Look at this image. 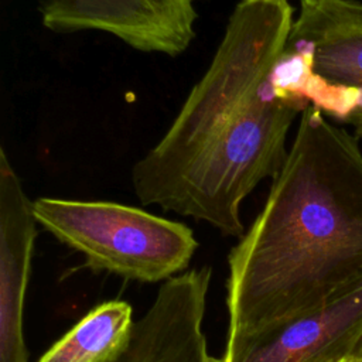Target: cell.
<instances>
[{
	"instance_id": "cell-1",
	"label": "cell",
	"mask_w": 362,
	"mask_h": 362,
	"mask_svg": "<svg viewBox=\"0 0 362 362\" xmlns=\"http://www.w3.org/2000/svg\"><path fill=\"white\" fill-rule=\"evenodd\" d=\"M294 21L290 0H238L205 74L173 123L132 170L143 205L240 238L245 198L274 177L308 103L280 96L270 74Z\"/></svg>"
},
{
	"instance_id": "cell-2",
	"label": "cell",
	"mask_w": 362,
	"mask_h": 362,
	"mask_svg": "<svg viewBox=\"0 0 362 362\" xmlns=\"http://www.w3.org/2000/svg\"><path fill=\"white\" fill-rule=\"evenodd\" d=\"M233 345L362 287L359 139L308 105L262 211L228 256Z\"/></svg>"
},
{
	"instance_id": "cell-3",
	"label": "cell",
	"mask_w": 362,
	"mask_h": 362,
	"mask_svg": "<svg viewBox=\"0 0 362 362\" xmlns=\"http://www.w3.org/2000/svg\"><path fill=\"white\" fill-rule=\"evenodd\" d=\"M37 223L85 256L83 266L143 283L165 281L184 272L198 240L182 222L109 201L40 197Z\"/></svg>"
},
{
	"instance_id": "cell-4",
	"label": "cell",
	"mask_w": 362,
	"mask_h": 362,
	"mask_svg": "<svg viewBox=\"0 0 362 362\" xmlns=\"http://www.w3.org/2000/svg\"><path fill=\"white\" fill-rule=\"evenodd\" d=\"M274 88L345 123L362 140V1L298 0Z\"/></svg>"
},
{
	"instance_id": "cell-5",
	"label": "cell",
	"mask_w": 362,
	"mask_h": 362,
	"mask_svg": "<svg viewBox=\"0 0 362 362\" xmlns=\"http://www.w3.org/2000/svg\"><path fill=\"white\" fill-rule=\"evenodd\" d=\"M211 277L209 267H198L165 280L110 362H221L204 331Z\"/></svg>"
},
{
	"instance_id": "cell-6",
	"label": "cell",
	"mask_w": 362,
	"mask_h": 362,
	"mask_svg": "<svg viewBox=\"0 0 362 362\" xmlns=\"http://www.w3.org/2000/svg\"><path fill=\"white\" fill-rule=\"evenodd\" d=\"M362 338V287L233 345L221 362H341Z\"/></svg>"
},
{
	"instance_id": "cell-7",
	"label": "cell",
	"mask_w": 362,
	"mask_h": 362,
	"mask_svg": "<svg viewBox=\"0 0 362 362\" xmlns=\"http://www.w3.org/2000/svg\"><path fill=\"white\" fill-rule=\"evenodd\" d=\"M37 219L33 201L0 148V362H28L24 301L31 276Z\"/></svg>"
},
{
	"instance_id": "cell-8",
	"label": "cell",
	"mask_w": 362,
	"mask_h": 362,
	"mask_svg": "<svg viewBox=\"0 0 362 362\" xmlns=\"http://www.w3.org/2000/svg\"><path fill=\"white\" fill-rule=\"evenodd\" d=\"M40 13L49 31H103L141 52L175 57L189 45L147 0H41Z\"/></svg>"
},
{
	"instance_id": "cell-9",
	"label": "cell",
	"mask_w": 362,
	"mask_h": 362,
	"mask_svg": "<svg viewBox=\"0 0 362 362\" xmlns=\"http://www.w3.org/2000/svg\"><path fill=\"white\" fill-rule=\"evenodd\" d=\"M134 321L133 308L127 301L100 303L37 362H110L127 345Z\"/></svg>"
},
{
	"instance_id": "cell-10",
	"label": "cell",
	"mask_w": 362,
	"mask_h": 362,
	"mask_svg": "<svg viewBox=\"0 0 362 362\" xmlns=\"http://www.w3.org/2000/svg\"><path fill=\"white\" fill-rule=\"evenodd\" d=\"M168 25L188 44L195 37L197 10L194 0H147Z\"/></svg>"
},
{
	"instance_id": "cell-11",
	"label": "cell",
	"mask_w": 362,
	"mask_h": 362,
	"mask_svg": "<svg viewBox=\"0 0 362 362\" xmlns=\"http://www.w3.org/2000/svg\"><path fill=\"white\" fill-rule=\"evenodd\" d=\"M344 362H362V338L352 351V354Z\"/></svg>"
},
{
	"instance_id": "cell-12",
	"label": "cell",
	"mask_w": 362,
	"mask_h": 362,
	"mask_svg": "<svg viewBox=\"0 0 362 362\" xmlns=\"http://www.w3.org/2000/svg\"><path fill=\"white\" fill-rule=\"evenodd\" d=\"M344 361H345V359H344ZM344 361H341V362H344Z\"/></svg>"
}]
</instances>
